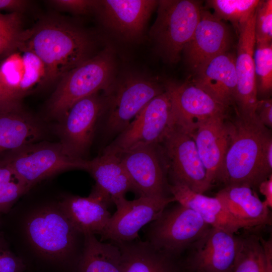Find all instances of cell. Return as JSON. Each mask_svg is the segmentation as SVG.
<instances>
[{
  "instance_id": "7bdbcfd3",
  "label": "cell",
  "mask_w": 272,
  "mask_h": 272,
  "mask_svg": "<svg viewBox=\"0 0 272 272\" xmlns=\"http://www.w3.org/2000/svg\"><path fill=\"white\" fill-rule=\"evenodd\" d=\"M260 192L264 196V205L268 208H272V174L261 182L258 186Z\"/></svg>"
},
{
  "instance_id": "d6986e66",
  "label": "cell",
  "mask_w": 272,
  "mask_h": 272,
  "mask_svg": "<svg viewBox=\"0 0 272 272\" xmlns=\"http://www.w3.org/2000/svg\"><path fill=\"white\" fill-rule=\"evenodd\" d=\"M231 129L232 122L226 120L225 114L203 121L191 134L211 186L219 181Z\"/></svg>"
},
{
  "instance_id": "ee69618b",
  "label": "cell",
  "mask_w": 272,
  "mask_h": 272,
  "mask_svg": "<svg viewBox=\"0 0 272 272\" xmlns=\"http://www.w3.org/2000/svg\"><path fill=\"white\" fill-rule=\"evenodd\" d=\"M17 179L10 167L2 162L0 163V186Z\"/></svg>"
},
{
  "instance_id": "3957f363",
  "label": "cell",
  "mask_w": 272,
  "mask_h": 272,
  "mask_svg": "<svg viewBox=\"0 0 272 272\" xmlns=\"http://www.w3.org/2000/svg\"><path fill=\"white\" fill-rule=\"evenodd\" d=\"M114 70L113 54L106 48L66 74L50 97L47 109L58 120L76 102L100 90L111 88Z\"/></svg>"
},
{
  "instance_id": "44dd1931",
  "label": "cell",
  "mask_w": 272,
  "mask_h": 272,
  "mask_svg": "<svg viewBox=\"0 0 272 272\" xmlns=\"http://www.w3.org/2000/svg\"><path fill=\"white\" fill-rule=\"evenodd\" d=\"M86 170L95 181L93 190L116 207L126 199L127 192H134L132 182L117 155L102 152L87 160Z\"/></svg>"
},
{
  "instance_id": "7402d4cb",
  "label": "cell",
  "mask_w": 272,
  "mask_h": 272,
  "mask_svg": "<svg viewBox=\"0 0 272 272\" xmlns=\"http://www.w3.org/2000/svg\"><path fill=\"white\" fill-rule=\"evenodd\" d=\"M110 203L93 190L87 197L67 196L58 206L79 233L100 235L111 216L108 211Z\"/></svg>"
},
{
  "instance_id": "ba28073f",
  "label": "cell",
  "mask_w": 272,
  "mask_h": 272,
  "mask_svg": "<svg viewBox=\"0 0 272 272\" xmlns=\"http://www.w3.org/2000/svg\"><path fill=\"white\" fill-rule=\"evenodd\" d=\"M26 232L31 244L51 260L65 261L77 251L79 233L59 206H49L30 215Z\"/></svg>"
},
{
  "instance_id": "ab89813d",
  "label": "cell",
  "mask_w": 272,
  "mask_h": 272,
  "mask_svg": "<svg viewBox=\"0 0 272 272\" xmlns=\"http://www.w3.org/2000/svg\"><path fill=\"white\" fill-rule=\"evenodd\" d=\"M22 110L21 103L16 101L9 94L0 76V112H14Z\"/></svg>"
},
{
  "instance_id": "52a82bcc",
  "label": "cell",
  "mask_w": 272,
  "mask_h": 272,
  "mask_svg": "<svg viewBox=\"0 0 272 272\" xmlns=\"http://www.w3.org/2000/svg\"><path fill=\"white\" fill-rule=\"evenodd\" d=\"M87 161L68 155L59 142H41L11 151L3 162L30 189L39 181L59 172L74 169L86 170Z\"/></svg>"
},
{
  "instance_id": "ac0fdd59",
  "label": "cell",
  "mask_w": 272,
  "mask_h": 272,
  "mask_svg": "<svg viewBox=\"0 0 272 272\" xmlns=\"http://www.w3.org/2000/svg\"><path fill=\"white\" fill-rule=\"evenodd\" d=\"M255 18V12L239 31L235 57L237 86L234 102L238 106L239 115L251 117L256 116L258 101L253 59Z\"/></svg>"
},
{
  "instance_id": "e575fe53",
  "label": "cell",
  "mask_w": 272,
  "mask_h": 272,
  "mask_svg": "<svg viewBox=\"0 0 272 272\" xmlns=\"http://www.w3.org/2000/svg\"><path fill=\"white\" fill-rule=\"evenodd\" d=\"M29 189L18 179L0 186V213L10 209L19 197Z\"/></svg>"
},
{
  "instance_id": "d590c367",
  "label": "cell",
  "mask_w": 272,
  "mask_h": 272,
  "mask_svg": "<svg viewBox=\"0 0 272 272\" xmlns=\"http://www.w3.org/2000/svg\"><path fill=\"white\" fill-rule=\"evenodd\" d=\"M52 6L63 11L75 14H86L95 11L98 1L51 0L48 1Z\"/></svg>"
},
{
  "instance_id": "cb8c5ba5",
  "label": "cell",
  "mask_w": 272,
  "mask_h": 272,
  "mask_svg": "<svg viewBox=\"0 0 272 272\" xmlns=\"http://www.w3.org/2000/svg\"><path fill=\"white\" fill-rule=\"evenodd\" d=\"M229 212L244 228L270 226V209L246 185L227 186L216 194Z\"/></svg>"
},
{
  "instance_id": "f546056e",
  "label": "cell",
  "mask_w": 272,
  "mask_h": 272,
  "mask_svg": "<svg viewBox=\"0 0 272 272\" xmlns=\"http://www.w3.org/2000/svg\"><path fill=\"white\" fill-rule=\"evenodd\" d=\"M263 252L260 237H240L239 252L232 272H262Z\"/></svg>"
},
{
  "instance_id": "f35d334b",
  "label": "cell",
  "mask_w": 272,
  "mask_h": 272,
  "mask_svg": "<svg viewBox=\"0 0 272 272\" xmlns=\"http://www.w3.org/2000/svg\"><path fill=\"white\" fill-rule=\"evenodd\" d=\"M255 115L260 122L268 128L272 127V100L271 99L258 100Z\"/></svg>"
},
{
  "instance_id": "277c9868",
  "label": "cell",
  "mask_w": 272,
  "mask_h": 272,
  "mask_svg": "<svg viewBox=\"0 0 272 272\" xmlns=\"http://www.w3.org/2000/svg\"><path fill=\"white\" fill-rule=\"evenodd\" d=\"M157 15L150 36L166 61H179L200 18L201 2L193 0L158 1Z\"/></svg>"
},
{
  "instance_id": "74e56055",
  "label": "cell",
  "mask_w": 272,
  "mask_h": 272,
  "mask_svg": "<svg viewBox=\"0 0 272 272\" xmlns=\"http://www.w3.org/2000/svg\"><path fill=\"white\" fill-rule=\"evenodd\" d=\"M25 268L23 260L0 242V272H24Z\"/></svg>"
},
{
  "instance_id": "ffe728a7",
  "label": "cell",
  "mask_w": 272,
  "mask_h": 272,
  "mask_svg": "<svg viewBox=\"0 0 272 272\" xmlns=\"http://www.w3.org/2000/svg\"><path fill=\"white\" fill-rule=\"evenodd\" d=\"M235 57L229 51L215 56L194 73L192 82L227 108L235 100Z\"/></svg>"
},
{
  "instance_id": "83f0119b",
  "label": "cell",
  "mask_w": 272,
  "mask_h": 272,
  "mask_svg": "<svg viewBox=\"0 0 272 272\" xmlns=\"http://www.w3.org/2000/svg\"><path fill=\"white\" fill-rule=\"evenodd\" d=\"M259 0H209L207 6L221 20L228 21L238 30L255 13Z\"/></svg>"
},
{
  "instance_id": "f1b7e54d",
  "label": "cell",
  "mask_w": 272,
  "mask_h": 272,
  "mask_svg": "<svg viewBox=\"0 0 272 272\" xmlns=\"http://www.w3.org/2000/svg\"><path fill=\"white\" fill-rule=\"evenodd\" d=\"M22 14L0 13V61L17 50L25 30Z\"/></svg>"
},
{
  "instance_id": "836d02e7",
  "label": "cell",
  "mask_w": 272,
  "mask_h": 272,
  "mask_svg": "<svg viewBox=\"0 0 272 272\" xmlns=\"http://www.w3.org/2000/svg\"><path fill=\"white\" fill-rule=\"evenodd\" d=\"M256 42H271L272 39V1H259L255 11Z\"/></svg>"
},
{
  "instance_id": "d4e9b609",
  "label": "cell",
  "mask_w": 272,
  "mask_h": 272,
  "mask_svg": "<svg viewBox=\"0 0 272 272\" xmlns=\"http://www.w3.org/2000/svg\"><path fill=\"white\" fill-rule=\"evenodd\" d=\"M116 244L121 252L123 272H185L180 258L158 250L139 238Z\"/></svg>"
},
{
  "instance_id": "9a60e30c",
  "label": "cell",
  "mask_w": 272,
  "mask_h": 272,
  "mask_svg": "<svg viewBox=\"0 0 272 272\" xmlns=\"http://www.w3.org/2000/svg\"><path fill=\"white\" fill-rule=\"evenodd\" d=\"M172 102L175 125L192 134L203 121L225 114L227 108L192 83L164 85Z\"/></svg>"
},
{
  "instance_id": "9c48e42d",
  "label": "cell",
  "mask_w": 272,
  "mask_h": 272,
  "mask_svg": "<svg viewBox=\"0 0 272 272\" xmlns=\"http://www.w3.org/2000/svg\"><path fill=\"white\" fill-rule=\"evenodd\" d=\"M165 91L156 80L132 76L111 88L105 97V132L118 135L129 124L144 107Z\"/></svg>"
},
{
  "instance_id": "d6a6232c",
  "label": "cell",
  "mask_w": 272,
  "mask_h": 272,
  "mask_svg": "<svg viewBox=\"0 0 272 272\" xmlns=\"http://www.w3.org/2000/svg\"><path fill=\"white\" fill-rule=\"evenodd\" d=\"M18 49L22 52L25 73L21 82L18 96L22 99L37 85L44 84L46 72L44 64L31 51L24 48Z\"/></svg>"
},
{
  "instance_id": "4fadbf2b",
  "label": "cell",
  "mask_w": 272,
  "mask_h": 272,
  "mask_svg": "<svg viewBox=\"0 0 272 272\" xmlns=\"http://www.w3.org/2000/svg\"><path fill=\"white\" fill-rule=\"evenodd\" d=\"M174 201L172 196H140L132 200L125 199L116 206V211L111 215L100 235V241L120 243L139 238V231L156 220L170 203Z\"/></svg>"
},
{
  "instance_id": "5b68a950",
  "label": "cell",
  "mask_w": 272,
  "mask_h": 272,
  "mask_svg": "<svg viewBox=\"0 0 272 272\" xmlns=\"http://www.w3.org/2000/svg\"><path fill=\"white\" fill-rule=\"evenodd\" d=\"M210 227L196 212L177 202L149 224L145 241L158 250L180 258Z\"/></svg>"
},
{
  "instance_id": "4316f807",
  "label": "cell",
  "mask_w": 272,
  "mask_h": 272,
  "mask_svg": "<svg viewBox=\"0 0 272 272\" xmlns=\"http://www.w3.org/2000/svg\"><path fill=\"white\" fill-rule=\"evenodd\" d=\"M83 236L77 272H123L121 252L116 243L101 241L91 234Z\"/></svg>"
},
{
  "instance_id": "8d00e7d4",
  "label": "cell",
  "mask_w": 272,
  "mask_h": 272,
  "mask_svg": "<svg viewBox=\"0 0 272 272\" xmlns=\"http://www.w3.org/2000/svg\"><path fill=\"white\" fill-rule=\"evenodd\" d=\"M272 137L269 129L262 140L259 162V172L261 182L271 174Z\"/></svg>"
},
{
  "instance_id": "1f68e13d",
  "label": "cell",
  "mask_w": 272,
  "mask_h": 272,
  "mask_svg": "<svg viewBox=\"0 0 272 272\" xmlns=\"http://www.w3.org/2000/svg\"><path fill=\"white\" fill-rule=\"evenodd\" d=\"M24 73L22 52L19 49L3 60L0 64V76L5 87L12 98L20 103L19 89Z\"/></svg>"
},
{
  "instance_id": "8fae6325",
  "label": "cell",
  "mask_w": 272,
  "mask_h": 272,
  "mask_svg": "<svg viewBox=\"0 0 272 272\" xmlns=\"http://www.w3.org/2000/svg\"><path fill=\"white\" fill-rule=\"evenodd\" d=\"M105 101V97L98 93L90 95L76 102L58 120L55 130L68 155L83 159L92 144Z\"/></svg>"
},
{
  "instance_id": "e0dca14e",
  "label": "cell",
  "mask_w": 272,
  "mask_h": 272,
  "mask_svg": "<svg viewBox=\"0 0 272 272\" xmlns=\"http://www.w3.org/2000/svg\"><path fill=\"white\" fill-rule=\"evenodd\" d=\"M231 41L227 26L203 8L190 40L182 53L194 73L215 56L229 51Z\"/></svg>"
},
{
  "instance_id": "6da1fadb",
  "label": "cell",
  "mask_w": 272,
  "mask_h": 272,
  "mask_svg": "<svg viewBox=\"0 0 272 272\" xmlns=\"http://www.w3.org/2000/svg\"><path fill=\"white\" fill-rule=\"evenodd\" d=\"M93 41L85 31L62 18L42 19L24 31L19 47L35 54L44 65V84L60 80L91 57Z\"/></svg>"
},
{
  "instance_id": "603a6c76",
  "label": "cell",
  "mask_w": 272,
  "mask_h": 272,
  "mask_svg": "<svg viewBox=\"0 0 272 272\" xmlns=\"http://www.w3.org/2000/svg\"><path fill=\"white\" fill-rule=\"evenodd\" d=\"M169 190L175 201L194 211L210 227L232 234L244 228L218 197L197 193L179 183L169 184Z\"/></svg>"
},
{
  "instance_id": "8992f818",
  "label": "cell",
  "mask_w": 272,
  "mask_h": 272,
  "mask_svg": "<svg viewBox=\"0 0 272 272\" xmlns=\"http://www.w3.org/2000/svg\"><path fill=\"white\" fill-rule=\"evenodd\" d=\"M175 125L173 106L165 90L152 99L103 152L116 155L160 145Z\"/></svg>"
},
{
  "instance_id": "7a4b0ae2",
  "label": "cell",
  "mask_w": 272,
  "mask_h": 272,
  "mask_svg": "<svg viewBox=\"0 0 272 272\" xmlns=\"http://www.w3.org/2000/svg\"><path fill=\"white\" fill-rule=\"evenodd\" d=\"M269 129L256 116L238 115L232 122L229 144L219 181L226 186H258L261 182L259 162L263 138Z\"/></svg>"
},
{
  "instance_id": "4dcf8cb0",
  "label": "cell",
  "mask_w": 272,
  "mask_h": 272,
  "mask_svg": "<svg viewBox=\"0 0 272 272\" xmlns=\"http://www.w3.org/2000/svg\"><path fill=\"white\" fill-rule=\"evenodd\" d=\"M253 59L257 94H267L272 88L271 42H255Z\"/></svg>"
},
{
  "instance_id": "60d3db41",
  "label": "cell",
  "mask_w": 272,
  "mask_h": 272,
  "mask_svg": "<svg viewBox=\"0 0 272 272\" xmlns=\"http://www.w3.org/2000/svg\"><path fill=\"white\" fill-rule=\"evenodd\" d=\"M260 242L263 252L262 272H272V238L265 240L260 237Z\"/></svg>"
},
{
  "instance_id": "7c38bea8",
  "label": "cell",
  "mask_w": 272,
  "mask_h": 272,
  "mask_svg": "<svg viewBox=\"0 0 272 272\" xmlns=\"http://www.w3.org/2000/svg\"><path fill=\"white\" fill-rule=\"evenodd\" d=\"M240 237L210 227L187 250L182 260L185 272H232Z\"/></svg>"
},
{
  "instance_id": "484cf974",
  "label": "cell",
  "mask_w": 272,
  "mask_h": 272,
  "mask_svg": "<svg viewBox=\"0 0 272 272\" xmlns=\"http://www.w3.org/2000/svg\"><path fill=\"white\" fill-rule=\"evenodd\" d=\"M44 131L38 119L22 110L0 112V153L35 143Z\"/></svg>"
},
{
  "instance_id": "5bb4252c",
  "label": "cell",
  "mask_w": 272,
  "mask_h": 272,
  "mask_svg": "<svg viewBox=\"0 0 272 272\" xmlns=\"http://www.w3.org/2000/svg\"><path fill=\"white\" fill-rule=\"evenodd\" d=\"M117 155L139 197L170 196L167 169L159 145L138 148Z\"/></svg>"
},
{
  "instance_id": "30bf717a",
  "label": "cell",
  "mask_w": 272,
  "mask_h": 272,
  "mask_svg": "<svg viewBox=\"0 0 272 272\" xmlns=\"http://www.w3.org/2000/svg\"><path fill=\"white\" fill-rule=\"evenodd\" d=\"M172 183L203 194L212 186L192 135L175 125L159 145Z\"/></svg>"
},
{
  "instance_id": "2e32d148",
  "label": "cell",
  "mask_w": 272,
  "mask_h": 272,
  "mask_svg": "<svg viewBox=\"0 0 272 272\" xmlns=\"http://www.w3.org/2000/svg\"><path fill=\"white\" fill-rule=\"evenodd\" d=\"M158 1H98L95 11L103 25L112 32L127 40H134L143 34Z\"/></svg>"
},
{
  "instance_id": "b9f144b4",
  "label": "cell",
  "mask_w": 272,
  "mask_h": 272,
  "mask_svg": "<svg viewBox=\"0 0 272 272\" xmlns=\"http://www.w3.org/2000/svg\"><path fill=\"white\" fill-rule=\"evenodd\" d=\"M29 4L30 1L26 0H0V11L22 14Z\"/></svg>"
}]
</instances>
